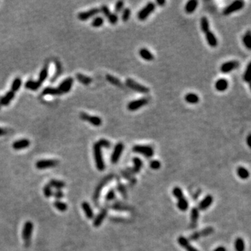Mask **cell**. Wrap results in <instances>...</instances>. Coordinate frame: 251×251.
<instances>
[{
  "mask_svg": "<svg viewBox=\"0 0 251 251\" xmlns=\"http://www.w3.org/2000/svg\"><path fill=\"white\" fill-rule=\"evenodd\" d=\"M101 147L99 144V142H96L93 145V152H94V156L95 163H96V165L97 169L99 171H103L105 168V165L104 163V161L103 158V154L101 152Z\"/></svg>",
  "mask_w": 251,
  "mask_h": 251,
  "instance_id": "1",
  "label": "cell"
},
{
  "mask_svg": "<svg viewBox=\"0 0 251 251\" xmlns=\"http://www.w3.org/2000/svg\"><path fill=\"white\" fill-rule=\"evenodd\" d=\"M33 229V225L32 222L27 221L25 222L22 229V239L26 247H29L31 244V239H32V231Z\"/></svg>",
  "mask_w": 251,
  "mask_h": 251,
  "instance_id": "2",
  "label": "cell"
},
{
  "mask_svg": "<svg viewBox=\"0 0 251 251\" xmlns=\"http://www.w3.org/2000/svg\"><path fill=\"white\" fill-rule=\"evenodd\" d=\"M126 85L128 86L132 90L138 92L140 94H148L149 92V89L142 85H140L136 81L133 80L131 78H127L126 80Z\"/></svg>",
  "mask_w": 251,
  "mask_h": 251,
  "instance_id": "3",
  "label": "cell"
},
{
  "mask_svg": "<svg viewBox=\"0 0 251 251\" xmlns=\"http://www.w3.org/2000/svg\"><path fill=\"white\" fill-rule=\"evenodd\" d=\"M150 99L147 97H142L141 99L132 100L127 105V108L130 111H135L149 103Z\"/></svg>",
  "mask_w": 251,
  "mask_h": 251,
  "instance_id": "4",
  "label": "cell"
},
{
  "mask_svg": "<svg viewBox=\"0 0 251 251\" xmlns=\"http://www.w3.org/2000/svg\"><path fill=\"white\" fill-rule=\"evenodd\" d=\"M156 8V5L154 3L149 2L145 7L140 10L138 13V18L139 20H145L150 14H152Z\"/></svg>",
  "mask_w": 251,
  "mask_h": 251,
  "instance_id": "5",
  "label": "cell"
},
{
  "mask_svg": "<svg viewBox=\"0 0 251 251\" xmlns=\"http://www.w3.org/2000/svg\"><path fill=\"white\" fill-rule=\"evenodd\" d=\"M134 152L140 153L147 158L152 157L153 155V149L151 146L148 145H139L137 144L133 148Z\"/></svg>",
  "mask_w": 251,
  "mask_h": 251,
  "instance_id": "6",
  "label": "cell"
},
{
  "mask_svg": "<svg viewBox=\"0 0 251 251\" xmlns=\"http://www.w3.org/2000/svg\"><path fill=\"white\" fill-rule=\"evenodd\" d=\"M244 2L241 1V0H237V1L232 2L223 10V15H228L237 11L241 10L244 7Z\"/></svg>",
  "mask_w": 251,
  "mask_h": 251,
  "instance_id": "7",
  "label": "cell"
},
{
  "mask_svg": "<svg viewBox=\"0 0 251 251\" xmlns=\"http://www.w3.org/2000/svg\"><path fill=\"white\" fill-rule=\"evenodd\" d=\"M59 164V161L54 159H43V160L38 161L36 163V168L38 170H45L47 168H51L57 166Z\"/></svg>",
  "mask_w": 251,
  "mask_h": 251,
  "instance_id": "8",
  "label": "cell"
},
{
  "mask_svg": "<svg viewBox=\"0 0 251 251\" xmlns=\"http://www.w3.org/2000/svg\"><path fill=\"white\" fill-rule=\"evenodd\" d=\"M80 118L83 121H88L89 124L94 126H100L102 124V119L98 116H92L85 112H81L80 114Z\"/></svg>",
  "mask_w": 251,
  "mask_h": 251,
  "instance_id": "9",
  "label": "cell"
},
{
  "mask_svg": "<svg viewBox=\"0 0 251 251\" xmlns=\"http://www.w3.org/2000/svg\"><path fill=\"white\" fill-rule=\"evenodd\" d=\"M124 149V145L122 142H119L115 145L112 154L111 156V162L113 164H116L119 161Z\"/></svg>",
  "mask_w": 251,
  "mask_h": 251,
  "instance_id": "10",
  "label": "cell"
},
{
  "mask_svg": "<svg viewBox=\"0 0 251 251\" xmlns=\"http://www.w3.org/2000/svg\"><path fill=\"white\" fill-rule=\"evenodd\" d=\"M100 12V10L99 8H93L87 11H85V12H80L78 13L77 18L81 21H86L97 15Z\"/></svg>",
  "mask_w": 251,
  "mask_h": 251,
  "instance_id": "11",
  "label": "cell"
},
{
  "mask_svg": "<svg viewBox=\"0 0 251 251\" xmlns=\"http://www.w3.org/2000/svg\"><path fill=\"white\" fill-rule=\"evenodd\" d=\"M73 85V79L72 77H68L59 85L58 89L62 94H66L71 91Z\"/></svg>",
  "mask_w": 251,
  "mask_h": 251,
  "instance_id": "12",
  "label": "cell"
},
{
  "mask_svg": "<svg viewBox=\"0 0 251 251\" xmlns=\"http://www.w3.org/2000/svg\"><path fill=\"white\" fill-rule=\"evenodd\" d=\"M214 232V228L211 227H208L204 229V230L196 231V232H194L192 235L190 236V239L191 241H197V239H199L200 237H204L206 236L211 234Z\"/></svg>",
  "mask_w": 251,
  "mask_h": 251,
  "instance_id": "13",
  "label": "cell"
},
{
  "mask_svg": "<svg viewBox=\"0 0 251 251\" xmlns=\"http://www.w3.org/2000/svg\"><path fill=\"white\" fill-rule=\"evenodd\" d=\"M239 66V63L237 61H227L224 64H222L220 66V71L222 73H228L233 70L236 69Z\"/></svg>",
  "mask_w": 251,
  "mask_h": 251,
  "instance_id": "14",
  "label": "cell"
},
{
  "mask_svg": "<svg viewBox=\"0 0 251 251\" xmlns=\"http://www.w3.org/2000/svg\"><path fill=\"white\" fill-rule=\"evenodd\" d=\"M112 176H111V175L108 176V177H105L104 178H103V179L99 183V185L97 186L96 190H95L94 194V202H95V201L98 200V199H99V197L100 196V192H101L103 188L104 187V186L105 185L106 183H108L109 181H110L111 179H112Z\"/></svg>",
  "mask_w": 251,
  "mask_h": 251,
  "instance_id": "15",
  "label": "cell"
},
{
  "mask_svg": "<svg viewBox=\"0 0 251 251\" xmlns=\"http://www.w3.org/2000/svg\"><path fill=\"white\" fill-rule=\"evenodd\" d=\"M133 162L134 164V166L133 168H128L126 170V171L130 173V174H134L138 173L140 171L142 167V161L140 158H139L138 157H135L133 159Z\"/></svg>",
  "mask_w": 251,
  "mask_h": 251,
  "instance_id": "16",
  "label": "cell"
},
{
  "mask_svg": "<svg viewBox=\"0 0 251 251\" xmlns=\"http://www.w3.org/2000/svg\"><path fill=\"white\" fill-rule=\"evenodd\" d=\"M214 202V197L211 195H208L204 198L198 205V209L201 211H205Z\"/></svg>",
  "mask_w": 251,
  "mask_h": 251,
  "instance_id": "17",
  "label": "cell"
},
{
  "mask_svg": "<svg viewBox=\"0 0 251 251\" xmlns=\"http://www.w3.org/2000/svg\"><path fill=\"white\" fill-rule=\"evenodd\" d=\"M177 241L181 246L183 248H185L186 251H199L197 249V248H195L192 246V245L189 243L188 240L186 238H185V237L181 236L178 237Z\"/></svg>",
  "mask_w": 251,
  "mask_h": 251,
  "instance_id": "18",
  "label": "cell"
},
{
  "mask_svg": "<svg viewBox=\"0 0 251 251\" xmlns=\"http://www.w3.org/2000/svg\"><path fill=\"white\" fill-rule=\"evenodd\" d=\"M30 145V141L27 139H21L13 142L12 147L15 150H21L26 149Z\"/></svg>",
  "mask_w": 251,
  "mask_h": 251,
  "instance_id": "19",
  "label": "cell"
},
{
  "mask_svg": "<svg viewBox=\"0 0 251 251\" xmlns=\"http://www.w3.org/2000/svg\"><path fill=\"white\" fill-rule=\"evenodd\" d=\"M14 97H15V92L11 90L8 91L4 96L0 97V103H1L2 106H7L9 105V103L12 101Z\"/></svg>",
  "mask_w": 251,
  "mask_h": 251,
  "instance_id": "20",
  "label": "cell"
},
{
  "mask_svg": "<svg viewBox=\"0 0 251 251\" xmlns=\"http://www.w3.org/2000/svg\"><path fill=\"white\" fill-rule=\"evenodd\" d=\"M107 214H108L107 209H103V210L98 214V216L95 218L93 223L94 227H99V226L102 224V222L103 220H104L106 216H107Z\"/></svg>",
  "mask_w": 251,
  "mask_h": 251,
  "instance_id": "21",
  "label": "cell"
},
{
  "mask_svg": "<svg viewBox=\"0 0 251 251\" xmlns=\"http://www.w3.org/2000/svg\"><path fill=\"white\" fill-rule=\"evenodd\" d=\"M228 87V82L224 78L218 80L215 84V88L218 91H225Z\"/></svg>",
  "mask_w": 251,
  "mask_h": 251,
  "instance_id": "22",
  "label": "cell"
},
{
  "mask_svg": "<svg viewBox=\"0 0 251 251\" xmlns=\"http://www.w3.org/2000/svg\"><path fill=\"white\" fill-rule=\"evenodd\" d=\"M205 36L206 41H207V43L209 46L212 47H216L218 46V40L213 32L209 31L208 32L205 33Z\"/></svg>",
  "mask_w": 251,
  "mask_h": 251,
  "instance_id": "23",
  "label": "cell"
},
{
  "mask_svg": "<svg viewBox=\"0 0 251 251\" xmlns=\"http://www.w3.org/2000/svg\"><path fill=\"white\" fill-rule=\"evenodd\" d=\"M139 55L140 57L146 61H152L154 57H153V55L151 52L149 50L145 48V47H142L140 50H139Z\"/></svg>",
  "mask_w": 251,
  "mask_h": 251,
  "instance_id": "24",
  "label": "cell"
},
{
  "mask_svg": "<svg viewBox=\"0 0 251 251\" xmlns=\"http://www.w3.org/2000/svg\"><path fill=\"white\" fill-rule=\"evenodd\" d=\"M62 94L61 91L59 90L58 88L55 87H50V86H47V87L45 88L43 91H42V95L43 96H46V95H50V96H60Z\"/></svg>",
  "mask_w": 251,
  "mask_h": 251,
  "instance_id": "25",
  "label": "cell"
},
{
  "mask_svg": "<svg viewBox=\"0 0 251 251\" xmlns=\"http://www.w3.org/2000/svg\"><path fill=\"white\" fill-rule=\"evenodd\" d=\"M82 208L83 209L84 212L86 215V218L88 219H93L94 218V212L91 207L90 205L86 202H83L82 203Z\"/></svg>",
  "mask_w": 251,
  "mask_h": 251,
  "instance_id": "26",
  "label": "cell"
},
{
  "mask_svg": "<svg viewBox=\"0 0 251 251\" xmlns=\"http://www.w3.org/2000/svg\"><path fill=\"white\" fill-rule=\"evenodd\" d=\"M76 79L77 81H79L80 83H82L84 85H89L92 82V78L91 77L86 76L85 75H83L82 73H77L75 75Z\"/></svg>",
  "mask_w": 251,
  "mask_h": 251,
  "instance_id": "27",
  "label": "cell"
},
{
  "mask_svg": "<svg viewBox=\"0 0 251 251\" xmlns=\"http://www.w3.org/2000/svg\"><path fill=\"white\" fill-rule=\"evenodd\" d=\"M198 5V2L196 0H191L187 2L185 7V11L187 13H192L196 9Z\"/></svg>",
  "mask_w": 251,
  "mask_h": 251,
  "instance_id": "28",
  "label": "cell"
},
{
  "mask_svg": "<svg viewBox=\"0 0 251 251\" xmlns=\"http://www.w3.org/2000/svg\"><path fill=\"white\" fill-rule=\"evenodd\" d=\"M198 218H199V209L195 207L192 208L191 214V223L192 227H196Z\"/></svg>",
  "mask_w": 251,
  "mask_h": 251,
  "instance_id": "29",
  "label": "cell"
},
{
  "mask_svg": "<svg viewBox=\"0 0 251 251\" xmlns=\"http://www.w3.org/2000/svg\"><path fill=\"white\" fill-rule=\"evenodd\" d=\"M236 173H237V175H238V177L241 178V179H247L248 178V177H250V172L248 170L245 168L244 167H242V166H240L236 170Z\"/></svg>",
  "mask_w": 251,
  "mask_h": 251,
  "instance_id": "30",
  "label": "cell"
},
{
  "mask_svg": "<svg viewBox=\"0 0 251 251\" xmlns=\"http://www.w3.org/2000/svg\"><path fill=\"white\" fill-rule=\"evenodd\" d=\"M48 69H49V66L47 64H46V66H44L43 69L41 70L40 73H39L38 80L37 81L39 83L41 84V85L43 84L44 81H46L47 76H48Z\"/></svg>",
  "mask_w": 251,
  "mask_h": 251,
  "instance_id": "31",
  "label": "cell"
},
{
  "mask_svg": "<svg viewBox=\"0 0 251 251\" xmlns=\"http://www.w3.org/2000/svg\"><path fill=\"white\" fill-rule=\"evenodd\" d=\"M42 85L39 83L38 81H33V80H28L26 82L24 85L25 88H27L28 89H30L32 91H36L38 90V89L41 87V86Z\"/></svg>",
  "mask_w": 251,
  "mask_h": 251,
  "instance_id": "32",
  "label": "cell"
},
{
  "mask_svg": "<svg viewBox=\"0 0 251 251\" xmlns=\"http://www.w3.org/2000/svg\"><path fill=\"white\" fill-rule=\"evenodd\" d=\"M185 100L190 104H196L200 100V98L196 94L188 93L185 96Z\"/></svg>",
  "mask_w": 251,
  "mask_h": 251,
  "instance_id": "33",
  "label": "cell"
},
{
  "mask_svg": "<svg viewBox=\"0 0 251 251\" xmlns=\"http://www.w3.org/2000/svg\"><path fill=\"white\" fill-rule=\"evenodd\" d=\"M105 77H106V80H107L110 84H112V85H113L116 86H118V87H123V84L119 78L114 77V76H113V75H110V74L106 75Z\"/></svg>",
  "mask_w": 251,
  "mask_h": 251,
  "instance_id": "34",
  "label": "cell"
},
{
  "mask_svg": "<svg viewBox=\"0 0 251 251\" xmlns=\"http://www.w3.org/2000/svg\"><path fill=\"white\" fill-rule=\"evenodd\" d=\"M177 207L179 210L185 211L188 208V202L184 197H182L178 199L177 201Z\"/></svg>",
  "mask_w": 251,
  "mask_h": 251,
  "instance_id": "35",
  "label": "cell"
},
{
  "mask_svg": "<svg viewBox=\"0 0 251 251\" xmlns=\"http://www.w3.org/2000/svg\"><path fill=\"white\" fill-rule=\"evenodd\" d=\"M48 184L52 187V188H55L57 190H61L66 186V183H64V181L56 179L50 180Z\"/></svg>",
  "mask_w": 251,
  "mask_h": 251,
  "instance_id": "36",
  "label": "cell"
},
{
  "mask_svg": "<svg viewBox=\"0 0 251 251\" xmlns=\"http://www.w3.org/2000/svg\"><path fill=\"white\" fill-rule=\"evenodd\" d=\"M234 248L236 251H244L245 250V243L244 239L241 237L236 238L234 241Z\"/></svg>",
  "mask_w": 251,
  "mask_h": 251,
  "instance_id": "37",
  "label": "cell"
},
{
  "mask_svg": "<svg viewBox=\"0 0 251 251\" xmlns=\"http://www.w3.org/2000/svg\"><path fill=\"white\" fill-rule=\"evenodd\" d=\"M200 27H201V30H202V32H204L205 33L208 32L209 31V22L206 17L204 16L202 18H201Z\"/></svg>",
  "mask_w": 251,
  "mask_h": 251,
  "instance_id": "38",
  "label": "cell"
},
{
  "mask_svg": "<svg viewBox=\"0 0 251 251\" xmlns=\"http://www.w3.org/2000/svg\"><path fill=\"white\" fill-rule=\"evenodd\" d=\"M243 43L248 50H251V31H248L243 37Z\"/></svg>",
  "mask_w": 251,
  "mask_h": 251,
  "instance_id": "39",
  "label": "cell"
},
{
  "mask_svg": "<svg viewBox=\"0 0 251 251\" xmlns=\"http://www.w3.org/2000/svg\"><path fill=\"white\" fill-rule=\"evenodd\" d=\"M21 85L22 80L20 79V77H15L13 81L12 85H11V90L13 91V92H17L19 90L20 88Z\"/></svg>",
  "mask_w": 251,
  "mask_h": 251,
  "instance_id": "40",
  "label": "cell"
},
{
  "mask_svg": "<svg viewBox=\"0 0 251 251\" xmlns=\"http://www.w3.org/2000/svg\"><path fill=\"white\" fill-rule=\"evenodd\" d=\"M55 207L61 212H64L68 209V206L66 203L61 202L60 200H56L54 202Z\"/></svg>",
  "mask_w": 251,
  "mask_h": 251,
  "instance_id": "41",
  "label": "cell"
},
{
  "mask_svg": "<svg viewBox=\"0 0 251 251\" xmlns=\"http://www.w3.org/2000/svg\"><path fill=\"white\" fill-rule=\"evenodd\" d=\"M104 23V19L102 17H96L91 22V25L94 27H100Z\"/></svg>",
  "mask_w": 251,
  "mask_h": 251,
  "instance_id": "42",
  "label": "cell"
},
{
  "mask_svg": "<svg viewBox=\"0 0 251 251\" xmlns=\"http://www.w3.org/2000/svg\"><path fill=\"white\" fill-rule=\"evenodd\" d=\"M130 14H131V11L130 9L128 8H126L124 9L121 14V20L124 22H126L128 21V20L130 18Z\"/></svg>",
  "mask_w": 251,
  "mask_h": 251,
  "instance_id": "43",
  "label": "cell"
},
{
  "mask_svg": "<svg viewBox=\"0 0 251 251\" xmlns=\"http://www.w3.org/2000/svg\"><path fill=\"white\" fill-rule=\"evenodd\" d=\"M43 193H44L45 197L47 198H49L52 196L53 192L52 190V187L50 186L49 184H47V185H46L43 187Z\"/></svg>",
  "mask_w": 251,
  "mask_h": 251,
  "instance_id": "44",
  "label": "cell"
},
{
  "mask_svg": "<svg viewBox=\"0 0 251 251\" xmlns=\"http://www.w3.org/2000/svg\"><path fill=\"white\" fill-rule=\"evenodd\" d=\"M244 80L245 82H251V62L248 64L246 71H245L244 76Z\"/></svg>",
  "mask_w": 251,
  "mask_h": 251,
  "instance_id": "45",
  "label": "cell"
},
{
  "mask_svg": "<svg viewBox=\"0 0 251 251\" xmlns=\"http://www.w3.org/2000/svg\"><path fill=\"white\" fill-rule=\"evenodd\" d=\"M172 194L174 195V196L177 198V199H179V198L183 197V192L181 191V189L179 187H175V188H173L172 190Z\"/></svg>",
  "mask_w": 251,
  "mask_h": 251,
  "instance_id": "46",
  "label": "cell"
},
{
  "mask_svg": "<svg viewBox=\"0 0 251 251\" xmlns=\"http://www.w3.org/2000/svg\"><path fill=\"white\" fill-rule=\"evenodd\" d=\"M100 12H102L103 15H104L108 19L110 18V17L112 15V13L110 12V9H109V8L107 7V6H105V5H102L101 7L100 8Z\"/></svg>",
  "mask_w": 251,
  "mask_h": 251,
  "instance_id": "47",
  "label": "cell"
},
{
  "mask_svg": "<svg viewBox=\"0 0 251 251\" xmlns=\"http://www.w3.org/2000/svg\"><path fill=\"white\" fill-rule=\"evenodd\" d=\"M149 166L153 170H159L161 168V163H160V161L158 160H153L150 162Z\"/></svg>",
  "mask_w": 251,
  "mask_h": 251,
  "instance_id": "48",
  "label": "cell"
},
{
  "mask_svg": "<svg viewBox=\"0 0 251 251\" xmlns=\"http://www.w3.org/2000/svg\"><path fill=\"white\" fill-rule=\"evenodd\" d=\"M98 142H99V144L100 145L101 147L107 148V149H108V148H110L111 147L110 142L106 139H100Z\"/></svg>",
  "mask_w": 251,
  "mask_h": 251,
  "instance_id": "49",
  "label": "cell"
},
{
  "mask_svg": "<svg viewBox=\"0 0 251 251\" xmlns=\"http://www.w3.org/2000/svg\"><path fill=\"white\" fill-rule=\"evenodd\" d=\"M122 175L124 176V177L126 178L127 180H128L130 181V182H131V183H134L135 182V178H133L132 176V174H130V173H128L126 170H124V171H123L122 172Z\"/></svg>",
  "mask_w": 251,
  "mask_h": 251,
  "instance_id": "50",
  "label": "cell"
},
{
  "mask_svg": "<svg viewBox=\"0 0 251 251\" xmlns=\"http://www.w3.org/2000/svg\"><path fill=\"white\" fill-rule=\"evenodd\" d=\"M52 196H54L57 200H60L61 198L64 197V192L61 190H56V191L53 192Z\"/></svg>",
  "mask_w": 251,
  "mask_h": 251,
  "instance_id": "51",
  "label": "cell"
},
{
  "mask_svg": "<svg viewBox=\"0 0 251 251\" xmlns=\"http://www.w3.org/2000/svg\"><path fill=\"white\" fill-rule=\"evenodd\" d=\"M124 2L123 1H119L116 3L115 4V8H114V11H115V13H119L120 11L122 10L123 7H124Z\"/></svg>",
  "mask_w": 251,
  "mask_h": 251,
  "instance_id": "52",
  "label": "cell"
},
{
  "mask_svg": "<svg viewBox=\"0 0 251 251\" xmlns=\"http://www.w3.org/2000/svg\"><path fill=\"white\" fill-rule=\"evenodd\" d=\"M108 20L111 24H115L118 21V16L116 13H112L111 16Z\"/></svg>",
  "mask_w": 251,
  "mask_h": 251,
  "instance_id": "53",
  "label": "cell"
},
{
  "mask_svg": "<svg viewBox=\"0 0 251 251\" xmlns=\"http://www.w3.org/2000/svg\"><path fill=\"white\" fill-rule=\"evenodd\" d=\"M118 190H119V191L120 192V193L122 195L123 197H124V198L127 197L126 189L125 186L124 185H122V184L120 183L119 185L118 186Z\"/></svg>",
  "mask_w": 251,
  "mask_h": 251,
  "instance_id": "54",
  "label": "cell"
},
{
  "mask_svg": "<svg viewBox=\"0 0 251 251\" xmlns=\"http://www.w3.org/2000/svg\"><path fill=\"white\" fill-rule=\"evenodd\" d=\"M114 198H115V192H114V191L113 189H111L110 191L108 192V194L105 197V199L108 201H110L113 200Z\"/></svg>",
  "mask_w": 251,
  "mask_h": 251,
  "instance_id": "55",
  "label": "cell"
},
{
  "mask_svg": "<svg viewBox=\"0 0 251 251\" xmlns=\"http://www.w3.org/2000/svg\"><path fill=\"white\" fill-rule=\"evenodd\" d=\"M112 208L116 210H126L127 209L126 206L121 205V204H115L112 206Z\"/></svg>",
  "mask_w": 251,
  "mask_h": 251,
  "instance_id": "56",
  "label": "cell"
},
{
  "mask_svg": "<svg viewBox=\"0 0 251 251\" xmlns=\"http://www.w3.org/2000/svg\"><path fill=\"white\" fill-rule=\"evenodd\" d=\"M55 64H57V75H55V76H54L52 78V81L53 80H55V79H57V77L58 75H60V73H61V65H60V64L58 62V61H57V62H55Z\"/></svg>",
  "mask_w": 251,
  "mask_h": 251,
  "instance_id": "57",
  "label": "cell"
},
{
  "mask_svg": "<svg viewBox=\"0 0 251 251\" xmlns=\"http://www.w3.org/2000/svg\"><path fill=\"white\" fill-rule=\"evenodd\" d=\"M246 142H247L248 146L249 147V148H250V149H251V134H249V135L247 136Z\"/></svg>",
  "mask_w": 251,
  "mask_h": 251,
  "instance_id": "58",
  "label": "cell"
},
{
  "mask_svg": "<svg viewBox=\"0 0 251 251\" xmlns=\"http://www.w3.org/2000/svg\"><path fill=\"white\" fill-rule=\"evenodd\" d=\"M156 4L158 6H160V7H163L164 4H165V0H157L156 1Z\"/></svg>",
  "mask_w": 251,
  "mask_h": 251,
  "instance_id": "59",
  "label": "cell"
},
{
  "mask_svg": "<svg viewBox=\"0 0 251 251\" xmlns=\"http://www.w3.org/2000/svg\"><path fill=\"white\" fill-rule=\"evenodd\" d=\"M214 251H227V250L224 246H219L217 247Z\"/></svg>",
  "mask_w": 251,
  "mask_h": 251,
  "instance_id": "60",
  "label": "cell"
},
{
  "mask_svg": "<svg viewBox=\"0 0 251 251\" xmlns=\"http://www.w3.org/2000/svg\"><path fill=\"white\" fill-rule=\"evenodd\" d=\"M6 133H7V131H6V130L4 129V128H0V136L4 135Z\"/></svg>",
  "mask_w": 251,
  "mask_h": 251,
  "instance_id": "61",
  "label": "cell"
},
{
  "mask_svg": "<svg viewBox=\"0 0 251 251\" xmlns=\"http://www.w3.org/2000/svg\"><path fill=\"white\" fill-rule=\"evenodd\" d=\"M250 88L251 89V82H250Z\"/></svg>",
  "mask_w": 251,
  "mask_h": 251,
  "instance_id": "62",
  "label": "cell"
},
{
  "mask_svg": "<svg viewBox=\"0 0 251 251\" xmlns=\"http://www.w3.org/2000/svg\"><path fill=\"white\" fill-rule=\"evenodd\" d=\"M1 107H2V105H1V103H0V109H1Z\"/></svg>",
  "mask_w": 251,
  "mask_h": 251,
  "instance_id": "63",
  "label": "cell"
}]
</instances>
